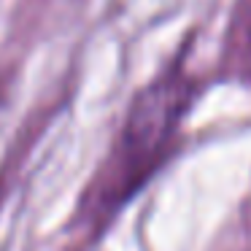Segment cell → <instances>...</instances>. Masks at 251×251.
<instances>
[{
	"mask_svg": "<svg viewBox=\"0 0 251 251\" xmlns=\"http://www.w3.org/2000/svg\"><path fill=\"white\" fill-rule=\"evenodd\" d=\"M195 98L192 78L181 68L162 73L130 105L105 162L92 176L81 202L84 227L98 232L132 200L165 162Z\"/></svg>",
	"mask_w": 251,
	"mask_h": 251,
	"instance_id": "obj_1",
	"label": "cell"
},
{
	"mask_svg": "<svg viewBox=\"0 0 251 251\" xmlns=\"http://www.w3.org/2000/svg\"><path fill=\"white\" fill-rule=\"evenodd\" d=\"M249 68H251V35H249Z\"/></svg>",
	"mask_w": 251,
	"mask_h": 251,
	"instance_id": "obj_2",
	"label": "cell"
}]
</instances>
